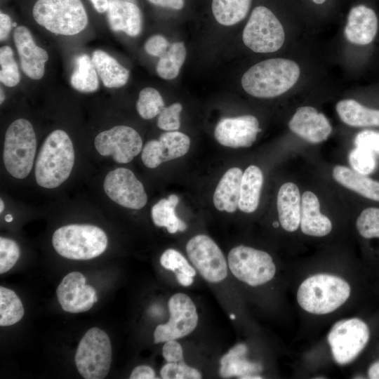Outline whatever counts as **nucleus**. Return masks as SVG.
Instances as JSON below:
<instances>
[{
  "mask_svg": "<svg viewBox=\"0 0 379 379\" xmlns=\"http://www.w3.org/2000/svg\"><path fill=\"white\" fill-rule=\"evenodd\" d=\"M190 145V138L179 131L162 133L159 140L148 141L142 149V161L145 166L154 168L163 162L185 155Z\"/></svg>",
  "mask_w": 379,
  "mask_h": 379,
  "instance_id": "17",
  "label": "nucleus"
},
{
  "mask_svg": "<svg viewBox=\"0 0 379 379\" xmlns=\"http://www.w3.org/2000/svg\"><path fill=\"white\" fill-rule=\"evenodd\" d=\"M13 40L24 73L32 79H40L44 74L48 53L36 45L29 30L25 26L15 28Z\"/></svg>",
  "mask_w": 379,
  "mask_h": 379,
  "instance_id": "19",
  "label": "nucleus"
},
{
  "mask_svg": "<svg viewBox=\"0 0 379 379\" xmlns=\"http://www.w3.org/2000/svg\"><path fill=\"white\" fill-rule=\"evenodd\" d=\"M356 225L361 237L366 239L379 238V208L364 209L359 215Z\"/></svg>",
  "mask_w": 379,
  "mask_h": 379,
  "instance_id": "38",
  "label": "nucleus"
},
{
  "mask_svg": "<svg viewBox=\"0 0 379 379\" xmlns=\"http://www.w3.org/2000/svg\"><path fill=\"white\" fill-rule=\"evenodd\" d=\"M20 248L13 239L1 237L0 238V274L11 270L20 257Z\"/></svg>",
  "mask_w": 379,
  "mask_h": 379,
  "instance_id": "41",
  "label": "nucleus"
},
{
  "mask_svg": "<svg viewBox=\"0 0 379 379\" xmlns=\"http://www.w3.org/2000/svg\"><path fill=\"white\" fill-rule=\"evenodd\" d=\"M164 379H199L201 374L198 370L187 366L183 360L178 362H168L160 371Z\"/></svg>",
  "mask_w": 379,
  "mask_h": 379,
  "instance_id": "40",
  "label": "nucleus"
},
{
  "mask_svg": "<svg viewBox=\"0 0 379 379\" xmlns=\"http://www.w3.org/2000/svg\"><path fill=\"white\" fill-rule=\"evenodd\" d=\"M131 379H154L157 378L155 372L150 366L140 365L136 366L130 375Z\"/></svg>",
  "mask_w": 379,
  "mask_h": 379,
  "instance_id": "46",
  "label": "nucleus"
},
{
  "mask_svg": "<svg viewBox=\"0 0 379 379\" xmlns=\"http://www.w3.org/2000/svg\"><path fill=\"white\" fill-rule=\"evenodd\" d=\"M348 159L354 171L366 175L373 173L377 165L374 153L360 147H356L352 149Z\"/></svg>",
  "mask_w": 379,
  "mask_h": 379,
  "instance_id": "37",
  "label": "nucleus"
},
{
  "mask_svg": "<svg viewBox=\"0 0 379 379\" xmlns=\"http://www.w3.org/2000/svg\"><path fill=\"white\" fill-rule=\"evenodd\" d=\"M170 318L166 324L158 325L154 332V343L176 340L190 334L198 324L194 303L186 294L178 293L168 300Z\"/></svg>",
  "mask_w": 379,
  "mask_h": 379,
  "instance_id": "11",
  "label": "nucleus"
},
{
  "mask_svg": "<svg viewBox=\"0 0 379 379\" xmlns=\"http://www.w3.org/2000/svg\"><path fill=\"white\" fill-rule=\"evenodd\" d=\"M228 266L237 279L251 286L270 281L276 272L275 265L267 253L242 245L230 251Z\"/></svg>",
  "mask_w": 379,
  "mask_h": 379,
  "instance_id": "9",
  "label": "nucleus"
},
{
  "mask_svg": "<svg viewBox=\"0 0 379 379\" xmlns=\"http://www.w3.org/2000/svg\"><path fill=\"white\" fill-rule=\"evenodd\" d=\"M368 375L371 379H379V361L373 363L369 367Z\"/></svg>",
  "mask_w": 379,
  "mask_h": 379,
  "instance_id": "51",
  "label": "nucleus"
},
{
  "mask_svg": "<svg viewBox=\"0 0 379 379\" xmlns=\"http://www.w3.org/2000/svg\"><path fill=\"white\" fill-rule=\"evenodd\" d=\"M94 145L100 155L111 156L119 164H127L142 151V140L133 128L117 126L98 133Z\"/></svg>",
  "mask_w": 379,
  "mask_h": 379,
  "instance_id": "13",
  "label": "nucleus"
},
{
  "mask_svg": "<svg viewBox=\"0 0 379 379\" xmlns=\"http://www.w3.org/2000/svg\"><path fill=\"white\" fill-rule=\"evenodd\" d=\"M370 332L366 324L358 318L340 320L328 335L335 361L345 365L354 360L366 345Z\"/></svg>",
  "mask_w": 379,
  "mask_h": 379,
  "instance_id": "10",
  "label": "nucleus"
},
{
  "mask_svg": "<svg viewBox=\"0 0 379 379\" xmlns=\"http://www.w3.org/2000/svg\"><path fill=\"white\" fill-rule=\"evenodd\" d=\"M252 0H213L212 12L220 24L232 26L247 15Z\"/></svg>",
  "mask_w": 379,
  "mask_h": 379,
  "instance_id": "32",
  "label": "nucleus"
},
{
  "mask_svg": "<svg viewBox=\"0 0 379 379\" xmlns=\"http://www.w3.org/2000/svg\"><path fill=\"white\" fill-rule=\"evenodd\" d=\"M244 44L255 53L278 51L284 44L283 26L274 14L265 6L255 8L244 29Z\"/></svg>",
  "mask_w": 379,
  "mask_h": 379,
  "instance_id": "8",
  "label": "nucleus"
},
{
  "mask_svg": "<svg viewBox=\"0 0 379 379\" xmlns=\"http://www.w3.org/2000/svg\"><path fill=\"white\" fill-rule=\"evenodd\" d=\"M277 204L283 229L290 232L297 230L301 215V197L297 185L293 182L283 184L278 192Z\"/></svg>",
  "mask_w": 379,
  "mask_h": 379,
  "instance_id": "23",
  "label": "nucleus"
},
{
  "mask_svg": "<svg viewBox=\"0 0 379 379\" xmlns=\"http://www.w3.org/2000/svg\"><path fill=\"white\" fill-rule=\"evenodd\" d=\"M56 294L62 309L70 313L89 310L98 301L95 288L86 284V277L79 272H72L64 277Z\"/></svg>",
  "mask_w": 379,
  "mask_h": 379,
  "instance_id": "15",
  "label": "nucleus"
},
{
  "mask_svg": "<svg viewBox=\"0 0 379 379\" xmlns=\"http://www.w3.org/2000/svg\"><path fill=\"white\" fill-rule=\"evenodd\" d=\"M230 319H235V315L233 314H231L230 315Z\"/></svg>",
  "mask_w": 379,
  "mask_h": 379,
  "instance_id": "57",
  "label": "nucleus"
},
{
  "mask_svg": "<svg viewBox=\"0 0 379 379\" xmlns=\"http://www.w3.org/2000/svg\"><path fill=\"white\" fill-rule=\"evenodd\" d=\"M91 59L106 87L119 88L127 83L129 78L128 70L108 53L102 50H95Z\"/></svg>",
  "mask_w": 379,
  "mask_h": 379,
  "instance_id": "26",
  "label": "nucleus"
},
{
  "mask_svg": "<svg viewBox=\"0 0 379 379\" xmlns=\"http://www.w3.org/2000/svg\"><path fill=\"white\" fill-rule=\"evenodd\" d=\"M242 171L230 168L221 178L213 194L215 207L220 211L234 213L239 206Z\"/></svg>",
  "mask_w": 379,
  "mask_h": 379,
  "instance_id": "24",
  "label": "nucleus"
},
{
  "mask_svg": "<svg viewBox=\"0 0 379 379\" xmlns=\"http://www.w3.org/2000/svg\"><path fill=\"white\" fill-rule=\"evenodd\" d=\"M151 4L174 10H180L184 7V0H147Z\"/></svg>",
  "mask_w": 379,
  "mask_h": 379,
  "instance_id": "48",
  "label": "nucleus"
},
{
  "mask_svg": "<svg viewBox=\"0 0 379 379\" xmlns=\"http://www.w3.org/2000/svg\"><path fill=\"white\" fill-rule=\"evenodd\" d=\"M170 45L164 36L156 34L146 41L144 48L149 55L161 58L166 53Z\"/></svg>",
  "mask_w": 379,
  "mask_h": 379,
  "instance_id": "44",
  "label": "nucleus"
},
{
  "mask_svg": "<svg viewBox=\"0 0 379 379\" xmlns=\"http://www.w3.org/2000/svg\"><path fill=\"white\" fill-rule=\"evenodd\" d=\"M25 310L16 293L6 287H0V326H11L23 317Z\"/></svg>",
  "mask_w": 379,
  "mask_h": 379,
  "instance_id": "34",
  "label": "nucleus"
},
{
  "mask_svg": "<svg viewBox=\"0 0 379 379\" xmlns=\"http://www.w3.org/2000/svg\"><path fill=\"white\" fill-rule=\"evenodd\" d=\"M160 263L165 269L175 273L180 272L192 277L196 274V270L187 259L179 251L173 248L167 249L162 253Z\"/></svg>",
  "mask_w": 379,
  "mask_h": 379,
  "instance_id": "39",
  "label": "nucleus"
},
{
  "mask_svg": "<svg viewBox=\"0 0 379 379\" xmlns=\"http://www.w3.org/2000/svg\"><path fill=\"white\" fill-rule=\"evenodd\" d=\"M378 30V18L374 11L364 5L352 7L345 28L346 39L357 45L372 42Z\"/></svg>",
  "mask_w": 379,
  "mask_h": 379,
  "instance_id": "20",
  "label": "nucleus"
},
{
  "mask_svg": "<svg viewBox=\"0 0 379 379\" xmlns=\"http://www.w3.org/2000/svg\"><path fill=\"white\" fill-rule=\"evenodd\" d=\"M263 175L256 166H249L243 173L238 208L243 212L255 211L259 204Z\"/></svg>",
  "mask_w": 379,
  "mask_h": 379,
  "instance_id": "29",
  "label": "nucleus"
},
{
  "mask_svg": "<svg viewBox=\"0 0 379 379\" xmlns=\"http://www.w3.org/2000/svg\"><path fill=\"white\" fill-rule=\"evenodd\" d=\"M74 149L68 134L55 130L45 139L38 154L34 175L37 184L53 189L69 176L74 164Z\"/></svg>",
  "mask_w": 379,
  "mask_h": 379,
  "instance_id": "2",
  "label": "nucleus"
},
{
  "mask_svg": "<svg viewBox=\"0 0 379 379\" xmlns=\"http://www.w3.org/2000/svg\"><path fill=\"white\" fill-rule=\"evenodd\" d=\"M178 202V197L175 194H171L167 199H162L155 204L151 210L154 225L166 227L171 234L185 231L187 228L186 223L175 213Z\"/></svg>",
  "mask_w": 379,
  "mask_h": 379,
  "instance_id": "30",
  "label": "nucleus"
},
{
  "mask_svg": "<svg viewBox=\"0 0 379 379\" xmlns=\"http://www.w3.org/2000/svg\"><path fill=\"white\" fill-rule=\"evenodd\" d=\"M186 58V48L183 42L170 45L166 53L159 58L156 70L162 79L171 80L175 78Z\"/></svg>",
  "mask_w": 379,
  "mask_h": 379,
  "instance_id": "33",
  "label": "nucleus"
},
{
  "mask_svg": "<svg viewBox=\"0 0 379 379\" xmlns=\"http://www.w3.org/2000/svg\"><path fill=\"white\" fill-rule=\"evenodd\" d=\"M262 377L258 375H248L244 376L241 379H261Z\"/></svg>",
  "mask_w": 379,
  "mask_h": 379,
  "instance_id": "52",
  "label": "nucleus"
},
{
  "mask_svg": "<svg viewBox=\"0 0 379 379\" xmlns=\"http://www.w3.org/2000/svg\"><path fill=\"white\" fill-rule=\"evenodd\" d=\"M248 347L244 344H238L232 347L220 359V375L227 378L232 376L254 375L262 370L261 364L251 362L244 358Z\"/></svg>",
  "mask_w": 379,
  "mask_h": 379,
  "instance_id": "27",
  "label": "nucleus"
},
{
  "mask_svg": "<svg viewBox=\"0 0 379 379\" xmlns=\"http://www.w3.org/2000/svg\"><path fill=\"white\" fill-rule=\"evenodd\" d=\"M95 9L100 13L107 11L109 0H90Z\"/></svg>",
  "mask_w": 379,
  "mask_h": 379,
  "instance_id": "50",
  "label": "nucleus"
},
{
  "mask_svg": "<svg viewBox=\"0 0 379 379\" xmlns=\"http://www.w3.org/2000/svg\"><path fill=\"white\" fill-rule=\"evenodd\" d=\"M108 239L105 232L92 225H67L56 230L52 237L55 251L72 260H90L106 250Z\"/></svg>",
  "mask_w": 379,
  "mask_h": 379,
  "instance_id": "4",
  "label": "nucleus"
},
{
  "mask_svg": "<svg viewBox=\"0 0 379 379\" xmlns=\"http://www.w3.org/2000/svg\"><path fill=\"white\" fill-rule=\"evenodd\" d=\"M186 252L190 262L208 282L218 283L226 278L227 261L220 248L208 236L198 234L190 239Z\"/></svg>",
  "mask_w": 379,
  "mask_h": 379,
  "instance_id": "12",
  "label": "nucleus"
},
{
  "mask_svg": "<svg viewBox=\"0 0 379 379\" xmlns=\"http://www.w3.org/2000/svg\"><path fill=\"white\" fill-rule=\"evenodd\" d=\"M107 21L111 29L123 32L130 36H138L142 29V18L135 4L124 0H109Z\"/></svg>",
  "mask_w": 379,
  "mask_h": 379,
  "instance_id": "21",
  "label": "nucleus"
},
{
  "mask_svg": "<svg viewBox=\"0 0 379 379\" xmlns=\"http://www.w3.org/2000/svg\"><path fill=\"white\" fill-rule=\"evenodd\" d=\"M312 1L317 4H321L326 1V0H312Z\"/></svg>",
  "mask_w": 379,
  "mask_h": 379,
  "instance_id": "56",
  "label": "nucleus"
},
{
  "mask_svg": "<svg viewBox=\"0 0 379 379\" xmlns=\"http://www.w3.org/2000/svg\"><path fill=\"white\" fill-rule=\"evenodd\" d=\"M354 142L356 147H363L379 154V131H362L355 136Z\"/></svg>",
  "mask_w": 379,
  "mask_h": 379,
  "instance_id": "43",
  "label": "nucleus"
},
{
  "mask_svg": "<svg viewBox=\"0 0 379 379\" xmlns=\"http://www.w3.org/2000/svg\"><path fill=\"white\" fill-rule=\"evenodd\" d=\"M350 292L349 284L340 277L318 274L302 282L297 291V301L307 312L326 314L343 305Z\"/></svg>",
  "mask_w": 379,
  "mask_h": 379,
  "instance_id": "3",
  "label": "nucleus"
},
{
  "mask_svg": "<svg viewBox=\"0 0 379 379\" xmlns=\"http://www.w3.org/2000/svg\"><path fill=\"white\" fill-rule=\"evenodd\" d=\"M4 208V201H3V200L1 199H0V213H1L3 212Z\"/></svg>",
  "mask_w": 379,
  "mask_h": 379,
  "instance_id": "54",
  "label": "nucleus"
},
{
  "mask_svg": "<svg viewBox=\"0 0 379 379\" xmlns=\"http://www.w3.org/2000/svg\"><path fill=\"white\" fill-rule=\"evenodd\" d=\"M335 109L341 121L348 126H379V110L366 107L354 100H342Z\"/></svg>",
  "mask_w": 379,
  "mask_h": 379,
  "instance_id": "28",
  "label": "nucleus"
},
{
  "mask_svg": "<svg viewBox=\"0 0 379 379\" xmlns=\"http://www.w3.org/2000/svg\"><path fill=\"white\" fill-rule=\"evenodd\" d=\"M300 226L304 234L317 237L328 234L332 230L331 220L320 211L317 197L310 191L305 192L301 197Z\"/></svg>",
  "mask_w": 379,
  "mask_h": 379,
  "instance_id": "22",
  "label": "nucleus"
},
{
  "mask_svg": "<svg viewBox=\"0 0 379 379\" xmlns=\"http://www.w3.org/2000/svg\"><path fill=\"white\" fill-rule=\"evenodd\" d=\"M0 81L8 87L16 86L20 79L18 65L13 58V51L8 46L0 48Z\"/></svg>",
  "mask_w": 379,
  "mask_h": 379,
  "instance_id": "36",
  "label": "nucleus"
},
{
  "mask_svg": "<svg viewBox=\"0 0 379 379\" xmlns=\"http://www.w3.org/2000/svg\"><path fill=\"white\" fill-rule=\"evenodd\" d=\"M112 355L108 335L100 328L93 327L81 339L75 352L74 361L84 378L102 379L109 371Z\"/></svg>",
  "mask_w": 379,
  "mask_h": 379,
  "instance_id": "7",
  "label": "nucleus"
},
{
  "mask_svg": "<svg viewBox=\"0 0 379 379\" xmlns=\"http://www.w3.org/2000/svg\"><path fill=\"white\" fill-rule=\"evenodd\" d=\"M4 98H5L4 93L3 90H2V88H1V102H0L1 104L4 102Z\"/></svg>",
  "mask_w": 379,
  "mask_h": 379,
  "instance_id": "55",
  "label": "nucleus"
},
{
  "mask_svg": "<svg viewBox=\"0 0 379 379\" xmlns=\"http://www.w3.org/2000/svg\"><path fill=\"white\" fill-rule=\"evenodd\" d=\"M162 354L167 362H178L183 360L182 348L175 340L166 342L163 346Z\"/></svg>",
  "mask_w": 379,
  "mask_h": 379,
  "instance_id": "45",
  "label": "nucleus"
},
{
  "mask_svg": "<svg viewBox=\"0 0 379 379\" xmlns=\"http://www.w3.org/2000/svg\"><path fill=\"white\" fill-rule=\"evenodd\" d=\"M97 73L92 59L86 54H81L75 59V69L70 77V84L80 92L95 91L99 86Z\"/></svg>",
  "mask_w": 379,
  "mask_h": 379,
  "instance_id": "31",
  "label": "nucleus"
},
{
  "mask_svg": "<svg viewBox=\"0 0 379 379\" xmlns=\"http://www.w3.org/2000/svg\"><path fill=\"white\" fill-rule=\"evenodd\" d=\"M178 281L183 286H189L193 283L192 277L188 276L180 272H175Z\"/></svg>",
  "mask_w": 379,
  "mask_h": 379,
  "instance_id": "49",
  "label": "nucleus"
},
{
  "mask_svg": "<svg viewBox=\"0 0 379 379\" xmlns=\"http://www.w3.org/2000/svg\"><path fill=\"white\" fill-rule=\"evenodd\" d=\"M261 131L253 115L222 119L216 125L214 135L222 145L232 148L251 147Z\"/></svg>",
  "mask_w": 379,
  "mask_h": 379,
  "instance_id": "16",
  "label": "nucleus"
},
{
  "mask_svg": "<svg viewBox=\"0 0 379 379\" xmlns=\"http://www.w3.org/2000/svg\"><path fill=\"white\" fill-rule=\"evenodd\" d=\"M164 107L163 98L156 89L146 87L140 92L136 109L142 119H151L155 117Z\"/></svg>",
  "mask_w": 379,
  "mask_h": 379,
  "instance_id": "35",
  "label": "nucleus"
},
{
  "mask_svg": "<svg viewBox=\"0 0 379 379\" xmlns=\"http://www.w3.org/2000/svg\"><path fill=\"white\" fill-rule=\"evenodd\" d=\"M182 109L179 102L164 107L160 112L157 120V126L166 131H174L180 128V113Z\"/></svg>",
  "mask_w": 379,
  "mask_h": 379,
  "instance_id": "42",
  "label": "nucleus"
},
{
  "mask_svg": "<svg viewBox=\"0 0 379 379\" xmlns=\"http://www.w3.org/2000/svg\"><path fill=\"white\" fill-rule=\"evenodd\" d=\"M103 188L109 199L126 208L140 209L147 201L142 184L128 168L109 171L104 180Z\"/></svg>",
  "mask_w": 379,
  "mask_h": 379,
  "instance_id": "14",
  "label": "nucleus"
},
{
  "mask_svg": "<svg viewBox=\"0 0 379 379\" xmlns=\"http://www.w3.org/2000/svg\"><path fill=\"white\" fill-rule=\"evenodd\" d=\"M36 149V135L32 124L18 119L8 127L4 139L3 160L10 175L23 179L29 174Z\"/></svg>",
  "mask_w": 379,
  "mask_h": 379,
  "instance_id": "6",
  "label": "nucleus"
},
{
  "mask_svg": "<svg viewBox=\"0 0 379 379\" xmlns=\"http://www.w3.org/2000/svg\"><path fill=\"white\" fill-rule=\"evenodd\" d=\"M32 14L38 24L58 34H77L88 24V15L81 0H38Z\"/></svg>",
  "mask_w": 379,
  "mask_h": 379,
  "instance_id": "5",
  "label": "nucleus"
},
{
  "mask_svg": "<svg viewBox=\"0 0 379 379\" xmlns=\"http://www.w3.org/2000/svg\"><path fill=\"white\" fill-rule=\"evenodd\" d=\"M300 70L293 60L271 58L260 62L248 69L241 78L244 91L260 98L279 96L297 82Z\"/></svg>",
  "mask_w": 379,
  "mask_h": 379,
  "instance_id": "1",
  "label": "nucleus"
},
{
  "mask_svg": "<svg viewBox=\"0 0 379 379\" xmlns=\"http://www.w3.org/2000/svg\"><path fill=\"white\" fill-rule=\"evenodd\" d=\"M333 177L345 187L367 199L379 201V182L342 165L333 168Z\"/></svg>",
  "mask_w": 379,
  "mask_h": 379,
  "instance_id": "25",
  "label": "nucleus"
},
{
  "mask_svg": "<svg viewBox=\"0 0 379 379\" xmlns=\"http://www.w3.org/2000/svg\"><path fill=\"white\" fill-rule=\"evenodd\" d=\"M5 220H6V222H11V221L13 220V217H12V215H9V214H8V215H6L5 216Z\"/></svg>",
  "mask_w": 379,
  "mask_h": 379,
  "instance_id": "53",
  "label": "nucleus"
},
{
  "mask_svg": "<svg viewBox=\"0 0 379 379\" xmlns=\"http://www.w3.org/2000/svg\"><path fill=\"white\" fill-rule=\"evenodd\" d=\"M290 130L310 143L326 140L332 127L326 116L310 106L298 107L288 123Z\"/></svg>",
  "mask_w": 379,
  "mask_h": 379,
  "instance_id": "18",
  "label": "nucleus"
},
{
  "mask_svg": "<svg viewBox=\"0 0 379 379\" xmlns=\"http://www.w3.org/2000/svg\"><path fill=\"white\" fill-rule=\"evenodd\" d=\"M13 26L11 18L2 12L0 13V40H5Z\"/></svg>",
  "mask_w": 379,
  "mask_h": 379,
  "instance_id": "47",
  "label": "nucleus"
},
{
  "mask_svg": "<svg viewBox=\"0 0 379 379\" xmlns=\"http://www.w3.org/2000/svg\"><path fill=\"white\" fill-rule=\"evenodd\" d=\"M13 27H15V26H16V23H15H15H13Z\"/></svg>",
  "mask_w": 379,
  "mask_h": 379,
  "instance_id": "58",
  "label": "nucleus"
}]
</instances>
